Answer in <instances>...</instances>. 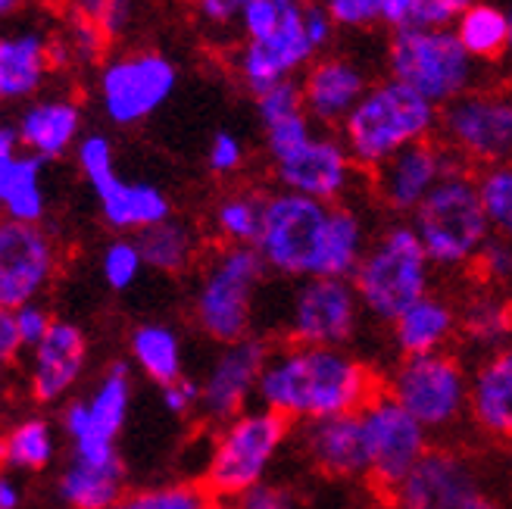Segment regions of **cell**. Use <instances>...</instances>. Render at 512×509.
<instances>
[{"mask_svg":"<svg viewBox=\"0 0 512 509\" xmlns=\"http://www.w3.org/2000/svg\"><path fill=\"white\" fill-rule=\"evenodd\" d=\"M381 391V372L353 347L278 341L266 360L256 403L294 428L360 413Z\"/></svg>","mask_w":512,"mask_h":509,"instance_id":"1","label":"cell"},{"mask_svg":"<svg viewBox=\"0 0 512 509\" xmlns=\"http://www.w3.org/2000/svg\"><path fill=\"white\" fill-rule=\"evenodd\" d=\"M269 269L256 247L213 244L194 269L188 297V319L210 344H235L256 335V303H260Z\"/></svg>","mask_w":512,"mask_h":509,"instance_id":"2","label":"cell"},{"mask_svg":"<svg viewBox=\"0 0 512 509\" xmlns=\"http://www.w3.org/2000/svg\"><path fill=\"white\" fill-rule=\"evenodd\" d=\"M381 388L428 431L434 444H453L459 431H469L472 360L459 347L400 356L381 372Z\"/></svg>","mask_w":512,"mask_h":509,"instance_id":"3","label":"cell"},{"mask_svg":"<svg viewBox=\"0 0 512 509\" xmlns=\"http://www.w3.org/2000/svg\"><path fill=\"white\" fill-rule=\"evenodd\" d=\"M434 269L428 250L409 219H391L375 228L366 257L350 278L360 294L363 313L372 325L388 328L416 300L434 291Z\"/></svg>","mask_w":512,"mask_h":509,"instance_id":"4","label":"cell"},{"mask_svg":"<svg viewBox=\"0 0 512 509\" xmlns=\"http://www.w3.org/2000/svg\"><path fill=\"white\" fill-rule=\"evenodd\" d=\"M441 107L397 79L375 82L338 129L353 163L366 172L400 154L403 147L438 138Z\"/></svg>","mask_w":512,"mask_h":509,"instance_id":"5","label":"cell"},{"mask_svg":"<svg viewBox=\"0 0 512 509\" xmlns=\"http://www.w3.org/2000/svg\"><path fill=\"white\" fill-rule=\"evenodd\" d=\"M294 441V425L256 403L253 410L213 428L200 485L213 500H238L272 478L278 456Z\"/></svg>","mask_w":512,"mask_h":509,"instance_id":"6","label":"cell"},{"mask_svg":"<svg viewBox=\"0 0 512 509\" xmlns=\"http://www.w3.org/2000/svg\"><path fill=\"white\" fill-rule=\"evenodd\" d=\"M434 269L444 275H472L484 244L494 238L475 169H459L434 188L409 216Z\"/></svg>","mask_w":512,"mask_h":509,"instance_id":"7","label":"cell"},{"mask_svg":"<svg viewBox=\"0 0 512 509\" xmlns=\"http://www.w3.org/2000/svg\"><path fill=\"white\" fill-rule=\"evenodd\" d=\"M135 369L128 360H113L97 372L85 391L60 406V431L75 460L113 463L122 460L119 438L132 416Z\"/></svg>","mask_w":512,"mask_h":509,"instance_id":"8","label":"cell"},{"mask_svg":"<svg viewBox=\"0 0 512 509\" xmlns=\"http://www.w3.org/2000/svg\"><path fill=\"white\" fill-rule=\"evenodd\" d=\"M388 72L441 110L475 91V60L453 29H397L388 44Z\"/></svg>","mask_w":512,"mask_h":509,"instance_id":"9","label":"cell"},{"mask_svg":"<svg viewBox=\"0 0 512 509\" xmlns=\"http://www.w3.org/2000/svg\"><path fill=\"white\" fill-rule=\"evenodd\" d=\"M75 163L97 200V213L116 235H141L147 228L172 219V200L150 182H125L116 169L113 141L91 132L75 147Z\"/></svg>","mask_w":512,"mask_h":509,"instance_id":"10","label":"cell"},{"mask_svg":"<svg viewBox=\"0 0 512 509\" xmlns=\"http://www.w3.org/2000/svg\"><path fill=\"white\" fill-rule=\"evenodd\" d=\"M331 207L316 197L294 191H269L263 228L256 238V253L263 257L269 275L303 282L319 275L322 241Z\"/></svg>","mask_w":512,"mask_h":509,"instance_id":"11","label":"cell"},{"mask_svg":"<svg viewBox=\"0 0 512 509\" xmlns=\"http://www.w3.org/2000/svg\"><path fill=\"white\" fill-rule=\"evenodd\" d=\"M388 509H506L484 478V466L459 444H434Z\"/></svg>","mask_w":512,"mask_h":509,"instance_id":"12","label":"cell"},{"mask_svg":"<svg viewBox=\"0 0 512 509\" xmlns=\"http://www.w3.org/2000/svg\"><path fill=\"white\" fill-rule=\"evenodd\" d=\"M366 313L360 294L350 278L313 275L294 282L288 307L281 313V341L322 344V347H353L363 332Z\"/></svg>","mask_w":512,"mask_h":509,"instance_id":"13","label":"cell"},{"mask_svg":"<svg viewBox=\"0 0 512 509\" xmlns=\"http://www.w3.org/2000/svg\"><path fill=\"white\" fill-rule=\"evenodd\" d=\"M438 138L475 172L512 163V88H475L441 110Z\"/></svg>","mask_w":512,"mask_h":509,"instance_id":"14","label":"cell"},{"mask_svg":"<svg viewBox=\"0 0 512 509\" xmlns=\"http://www.w3.org/2000/svg\"><path fill=\"white\" fill-rule=\"evenodd\" d=\"M360 419L369 453L366 481L384 497H391L425 460L434 438L384 388L363 406Z\"/></svg>","mask_w":512,"mask_h":509,"instance_id":"15","label":"cell"},{"mask_svg":"<svg viewBox=\"0 0 512 509\" xmlns=\"http://www.w3.org/2000/svg\"><path fill=\"white\" fill-rule=\"evenodd\" d=\"M178 85L175 63L153 47L125 50L97 72V94L113 125H138L157 113Z\"/></svg>","mask_w":512,"mask_h":509,"instance_id":"16","label":"cell"},{"mask_svg":"<svg viewBox=\"0 0 512 509\" xmlns=\"http://www.w3.org/2000/svg\"><path fill=\"white\" fill-rule=\"evenodd\" d=\"M459 169L472 166L441 138H425L419 144L403 147L400 154L384 160L378 169L366 172V185L384 213L394 219H409L425 203V197Z\"/></svg>","mask_w":512,"mask_h":509,"instance_id":"17","label":"cell"},{"mask_svg":"<svg viewBox=\"0 0 512 509\" xmlns=\"http://www.w3.org/2000/svg\"><path fill=\"white\" fill-rule=\"evenodd\" d=\"M272 353L266 335H250L235 344L216 347L207 372L200 375V422L222 425L256 406L260 397V378Z\"/></svg>","mask_w":512,"mask_h":509,"instance_id":"18","label":"cell"},{"mask_svg":"<svg viewBox=\"0 0 512 509\" xmlns=\"http://www.w3.org/2000/svg\"><path fill=\"white\" fill-rule=\"evenodd\" d=\"M88 369H91L88 332L79 322L57 316L44 341L22 363L25 397H29L35 410H60L66 400L79 394Z\"/></svg>","mask_w":512,"mask_h":509,"instance_id":"19","label":"cell"},{"mask_svg":"<svg viewBox=\"0 0 512 509\" xmlns=\"http://www.w3.org/2000/svg\"><path fill=\"white\" fill-rule=\"evenodd\" d=\"M60 275V244L44 225H0V310L44 300Z\"/></svg>","mask_w":512,"mask_h":509,"instance_id":"20","label":"cell"},{"mask_svg":"<svg viewBox=\"0 0 512 509\" xmlns=\"http://www.w3.org/2000/svg\"><path fill=\"white\" fill-rule=\"evenodd\" d=\"M269 169H272V178L281 191L316 197V200L328 203V207L344 203L353 194L356 175L363 172L353 163L341 135H331L325 129H316V135L310 141L291 150L288 157L269 163Z\"/></svg>","mask_w":512,"mask_h":509,"instance_id":"21","label":"cell"},{"mask_svg":"<svg viewBox=\"0 0 512 509\" xmlns=\"http://www.w3.org/2000/svg\"><path fill=\"white\" fill-rule=\"evenodd\" d=\"M297 453L325 481H366L369 453L360 413H347L335 419H319L294 428Z\"/></svg>","mask_w":512,"mask_h":509,"instance_id":"22","label":"cell"},{"mask_svg":"<svg viewBox=\"0 0 512 509\" xmlns=\"http://www.w3.org/2000/svg\"><path fill=\"white\" fill-rule=\"evenodd\" d=\"M369 75L360 63L347 57H319L303 69L300 91L303 110L316 122V129L335 132L344 119L356 110V104L369 91Z\"/></svg>","mask_w":512,"mask_h":509,"instance_id":"23","label":"cell"},{"mask_svg":"<svg viewBox=\"0 0 512 509\" xmlns=\"http://www.w3.org/2000/svg\"><path fill=\"white\" fill-rule=\"evenodd\" d=\"M469 431L484 444L512 441V341L472 360Z\"/></svg>","mask_w":512,"mask_h":509,"instance_id":"24","label":"cell"},{"mask_svg":"<svg viewBox=\"0 0 512 509\" xmlns=\"http://www.w3.org/2000/svg\"><path fill=\"white\" fill-rule=\"evenodd\" d=\"M388 344L394 360L453 350L459 344V300L438 288L428 291L388 325Z\"/></svg>","mask_w":512,"mask_h":509,"instance_id":"25","label":"cell"},{"mask_svg":"<svg viewBox=\"0 0 512 509\" xmlns=\"http://www.w3.org/2000/svg\"><path fill=\"white\" fill-rule=\"evenodd\" d=\"M13 125L25 154H35L44 163H57L82 141V107L79 100L63 94L38 97L29 107H22Z\"/></svg>","mask_w":512,"mask_h":509,"instance_id":"26","label":"cell"},{"mask_svg":"<svg viewBox=\"0 0 512 509\" xmlns=\"http://www.w3.org/2000/svg\"><path fill=\"white\" fill-rule=\"evenodd\" d=\"M128 494V469L125 460L94 463L66 456L54 478V497L63 509H113Z\"/></svg>","mask_w":512,"mask_h":509,"instance_id":"27","label":"cell"},{"mask_svg":"<svg viewBox=\"0 0 512 509\" xmlns=\"http://www.w3.org/2000/svg\"><path fill=\"white\" fill-rule=\"evenodd\" d=\"M512 341V297L488 288L475 285L459 297V350L469 360L491 353L503 344Z\"/></svg>","mask_w":512,"mask_h":509,"instance_id":"28","label":"cell"},{"mask_svg":"<svg viewBox=\"0 0 512 509\" xmlns=\"http://www.w3.org/2000/svg\"><path fill=\"white\" fill-rule=\"evenodd\" d=\"M125 360L132 363V369L147 378L150 385H172L185 372V341L182 332L175 325L163 322V319H147L128 328L125 335Z\"/></svg>","mask_w":512,"mask_h":509,"instance_id":"29","label":"cell"},{"mask_svg":"<svg viewBox=\"0 0 512 509\" xmlns=\"http://www.w3.org/2000/svg\"><path fill=\"white\" fill-rule=\"evenodd\" d=\"M60 422L44 416L41 410H32L25 416H16L0 438V463L4 472L13 475H44L57 466L60 456Z\"/></svg>","mask_w":512,"mask_h":509,"instance_id":"30","label":"cell"},{"mask_svg":"<svg viewBox=\"0 0 512 509\" xmlns=\"http://www.w3.org/2000/svg\"><path fill=\"white\" fill-rule=\"evenodd\" d=\"M47 72H54L50 63V38L41 32H16L0 41V97L4 100H29L35 97Z\"/></svg>","mask_w":512,"mask_h":509,"instance_id":"31","label":"cell"},{"mask_svg":"<svg viewBox=\"0 0 512 509\" xmlns=\"http://www.w3.org/2000/svg\"><path fill=\"white\" fill-rule=\"evenodd\" d=\"M44 160L35 154H0V210L10 222L44 225L47 219V188Z\"/></svg>","mask_w":512,"mask_h":509,"instance_id":"32","label":"cell"},{"mask_svg":"<svg viewBox=\"0 0 512 509\" xmlns=\"http://www.w3.org/2000/svg\"><path fill=\"white\" fill-rule=\"evenodd\" d=\"M372 228L366 213L356 203L344 200L335 203L328 213L325 225V241H322V260H319V275L325 278H353L360 269L366 250L372 244Z\"/></svg>","mask_w":512,"mask_h":509,"instance_id":"33","label":"cell"},{"mask_svg":"<svg viewBox=\"0 0 512 509\" xmlns=\"http://www.w3.org/2000/svg\"><path fill=\"white\" fill-rule=\"evenodd\" d=\"M144 253V263L150 272H160L169 278H182L200 266V260L207 257L203 250V235L197 232V225L188 219H166L160 225L147 228V232L135 235Z\"/></svg>","mask_w":512,"mask_h":509,"instance_id":"34","label":"cell"},{"mask_svg":"<svg viewBox=\"0 0 512 509\" xmlns=\"http://www.w3.org/2000/svg\"><path fill=\"white\" fill-rule=\"evenodd\" d=\"M266 197L269 191L250 188V185H235L222 191L210 207L213 241L232 244V247H253L263 228Z\"/></svg>","mask_w":512,"mask_h":509,"instance_id":"35","label":"cell"},{"mask_svg":"<svg viewBox=\"0 0 512 509\" xmlns=\"http://www.w3.org/2000/svg\"><path fill=\"white\" fill-rule=\"evenodd\" d=\"M453 32L475 63H500L509 57V13L500 10L497 4L475 0V4L459 16Z\"/></svg>","mask_w":512,"mask_h":509,"instance_id":"36","label":"cell"},{"mask_svg":"<svg viewBox=\"0 0 512 509\" xmlns=\"http://www.w3.org/2000/svg\"><path fill=\"white\" fill-rule=\"evenodd\" d=\"M144 269H147V263H144L141 244L132 235H116V238H110L104 244V250H100L97 272H100V282H104V288L113 291V294L132 291L141 282Z\"/></svg>","mask_w":512,"mask_h":509,"instance_id":"37","label":"cell"},{"mask_svg":"<svg viewBox=\"0 0 512 509\" xmlns=\"http://www.w3.org/2000/svg\"><path fill=\"white\" fill-rule=\"evenodd\" d=\"M128 500L135 509H207L213 497L200 485V478H169L132 491Z\"/></svg>","mask_w":512,"mask_h":509,"instance_id":"38","label":"cell"},{"mask_svg":"<svg viewBox=\"0 0 512 509\" xmlns=\"http://www.w3.org/2000/svg\"><path fill=\"white\" fill-rule=\"evenodd\" d=\"M478 188L494 235L512 244V163L478 169Z\"/></svg>","mask_w":512,"mask_h":509,"instance_id":"39","label":"cell"},{"mask_svg":"<svg viewBox=\"0 0 512 509\" xmlns=\"http://www.w3.org/2000/svg\"><path fill=\"white\" fill-rule=\"evenodd\" d=\"M63 38L72 50V60L79 63V66H104L110 57H107V50H110V38L104 35V29L82 16H69L66 13V29H63Z\"/></svg>","mask_w":512,"mask_h":509,"instance_id":"40","label":"cell"},{"mask_svg":"<svg viewBox=\"0 0 512 509\" xmlns=\"http://www.w3.org/2000/svg\"><path fill=\"white\" fill-rule=\"evenodd\" d=\"M66 13L100 25L110 41H119L128 29V22H132L135 4L132 0H66Z\"/></svg>","mask_w":512,"mask_h":509,"instance_id":"41","label":"cell"},{"mask_svg":"<svg viewBox=\"0 0 512 509\" xmlns=\"http://www.w3.org/2000/svg\"><path fill=\"white\" fill-rule=\"evenodd\" d=\"M472 275H475V282L497 288L512 297V244L506 238L494 235L488 244H484Z\"/></svg>","mask_w":512,"mask_h":509,"instance_id":"42","label":"cell"},{"mask_svg":"<svg viewBox=\"0 0 512 509\" xmlns=\"http://www.w3.org/2000/svg\"><path fill=\"white\" fill-rule=\"evenodd\" d=\"M13 325H16V335L25 347V356H29L41 341L44 335L50 332V325L57 322V316L50 313V307L44 300H35V303H25V307H16V310H7Z\"/></svg>","mask_w":512,"mask_h":509,"instance_id":"43","label":"cell"},{"mask_svg":"<svg viewBox=\"0 0 512 509\" xmlns=\"http://www.w3.org/2000/svg\"><path fill=\"white\" fill-rule=\"evenodd\" d=\"M247 163V147L235 132H216L210 138V150H207V169L216 178H235Z\"/></svg>","mask_w":512,"mask_h":509,"instance_id":"44","label":"cell"},{"mask_svg":"<svg viewBox=\"0 0 512 509\" xmlns=\"http://www.w3.org/2000/svg\"><path fill=\"white\" fill-rule=\"evenodd\" d=\"M475 0H416L406 29H453Z\"/></svg>","mask_w":512,"mask_h":509,"instance_id":"45","label":"cell"},{"mask_svg":"<svg viewBox=\"0 0 512 509\" xmlns=\"http://www.w3.org/2000/svg\"><path fill=\"white\" fill-rule=\"evenodd\" d=\"M281 16H285V4H281V0H250L241 16L244 38L256 41V44H266L278 32Z\"/></svg>","mask_w":512,"mask_h":509,"instance_id":"46","label":"cell"},{"mask_svg":"<svg viewBox=\"0 0 512 509\" xmlns=\"http://www.w3.org/2000/svg\"><path fill=\"white\" fill-rule=\"evenodd\" d=\"M303 110V91H300V82L297 79H288L275 88H269L266 94L256 97V116L260 122H275L281 116H291V113H300Z\"/></svg>","mask_w":512,"mask_h":509,"instance_id":"47","label":"cell"},{"mask_svg":"<svg viewBox=\"0 0 512 509\" xmlns=\"http://www.w3.org/2000/svg\"><path fill=\"white\" fill-rule=\"evenodd\" d=\"M235 503L241 509H303L297 491L288 485V481H278V478H266L263 485L250 488Z\"/></svg>","mask_w":512,"mask_h":509,"instance_id":"48","label":"cell"},{"mask_svg":"<svg viewBox=\"0 0 512 509\" xmlns=\"http://www.w3.org/2000/svg\"><path fill=\"white\" fill-rule=\"evenodd\" d=\"M160 403L172 419H194L200 416V378L182 375L172 385L160 388Z\"/></svg>","mask_w":512,"mask_h":509,"instance_id":"49","label":"cell"},{"mask_svg":"<svg viewBox=\"0 0 512 509\" xmlns=\"http://www.w3.org/2000/svg\"><path fill=\"white\" fill-rule=\"evenodd\" d=\"M338 29H369L381 22L384 0H322Z\"/></svg>","mask_w":512,"mask_h":509,"instance_id":"50","label":"cell"},{"mask_svg":"<svg viewBox=\"0 0 512 509\" xmlns=\"http://www.w3.org/2000/svg\"><path fill=\"white\" fill-rule=\"evenodd\" d=\"M247 4L250 0H203L197 7V16L207 25H213V29H225V25H232L235 19L241 22Z\"/></svg>","mask_w":512,"mask_h":509,"instance_id":"51","label":"cell"},{"mask_svg":"<svg viewBox=\"0 0 512 509\" xmlns=\"http://www.w3.org/2000/svg\"><path fill=\"white\" fill-rule=\"evenodd\" d=\"M303 16H306V32H310V41L316 44V50H325L335 38V19L325 10V4H303Z\"/></svg>","mask_w":512,"mask_h":509,"instance_id":"52","label":"cell"},{"mask_svg":"<svg viewBox=\"0 0 512 509\" xmlns=\"http://www.w3.org/2000/svg\"><path fill=\"white\" fill-rule=\"evenodd\" d=\"M0 360H4V366L25 363V347H22V341L16 335V325H13L7 310L0 313Z\"/></svg>","mask_w":512,"mask_h":509,"instance_id":"53","label":"cell"},{"mask_svg":"<svg viewBox=\"0 0 512 509\" xmlns=\"http://www.w3.org/2000/svg\"><path fill=\"white\" fill-rule=\"evenodd\" d=\"M413 7L416 0H384L381 4V22L391 25V29H406L409 25V16H413Z\"/></svg>","mask_w":512,"mask_h":509,"instance_id":"54","label":"cell"},{"mask_svg":"<svg viewBox=\"0 0 512 509\" xmlns=\"http://www.w3.org/2000/svg\"><path fill=\"white\" fill-rule=\"evenodd\" d=\"M22 503H25V488L19 475L4 472L0 475V509H22Z\"/></svg>","mask_w":512,"mask_h":509,"instance_id":"55","label":"cell"},{"mask_svg":"<svg viewBox=\"0 0 512 509\" xmlns=\"http://www.w3.org/2000/svg\"><path fill=\"white\" fill-rule=\"evenodd\" d=\"M19 4H22V0H0V13H4V16H13V13L19 10Z\"/></svg>","mask_w":512,"mask_h":509,"instance_id":"56","label":"cell"},{"mask_svg":"<svg viewBox=\"0 0 512 509\" xmlns=\"http://www.w3.org/2000/svg\"><path fill=\"white\" fill-rule=\"evenodd\" d=\"M207 509H241L235 500H210V506Z\"/></svg>","mask_w":512,"mask_h":509,"instance_id":"57","label":"cell"},{"mask_svg":"<svg viewBox=\"0 0 512 509\" xmlns=\"http://www.w3.org/2000/svg\"><path fill=\"white\" fill-rule=\"evenodd\" d=\"M113 509H135V503H132V500H128V497H125V500H122V503H116Z\"/></svg>","mask_w":512,"mask_h":509,"instance_id":"58","label":"cell"},{"mask_svg":"<svg viewBox=\"0 0 512 509\" xmlns=\"http://www.w3.org/2000/svg\"><path fill=\"white\" fill-rule=\"evenodd\" d=\"M509 60H512V7H509Z\"/></svg>","mask_w":512,"mask_h":509,"instance_id":"59","label":"cell"},{"mask_svg":"<svg viewBox=\"0 0 512 509\" xmlns=\"http://www.w3.org/2000/svg\"><path fill=\"white\" fill-rule=\"evenodd\" d=\"M503 450H506V463H509V469H512V441H509V444H506Z\"/></svg>","mask_w":512,"mask_h":509,"instance_id":"60","label":"cell"},{"mask_svg":"<svg viewBox=\"0 0 512 509\" xmlns=\"http://www.w3.org/2000/svg\"><path fill=\"white\" fill-rule=\"evenodd\" d=\"M182 4H188V7H194V10H197V7L203 4V0H182Z\"/></svg>","mask_w":512,"mask_h":509,"instance_id":"61","label":"cell"},{"mask_svg":"<svg viewBox=\"0 0 512 509\" xmlns=\"http://www.w3.org/2000/svg\"><path fill=\"white\" fill-rule=\"evenodd\" d=\"M281 4H291V0H281Z\"/></svg>","mask_w":512,"mask_h":509,"instance_id":"62","label":"cell"}]
</instances>
